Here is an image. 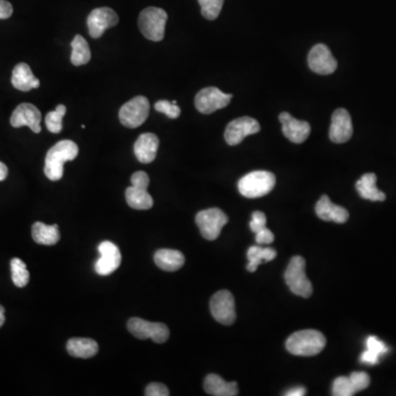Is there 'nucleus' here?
Masks as SVG:
<instances>
[{
	"label": "nucleus",
	"instance_id": "obj_25",
	"mask_svg": "<svg viewBox=\"0 0 396 396\" xmlns=\"http://www.w3.org/2000/svg\"><path fill=\"white\" fill-rule=\"evenodd\" d=\"M66 349L72 357L88 359L97 354L98 344L90 338H72L68 341Z\"/></svg>",
	"mask_w": 396,
	"mask_h": 396
},
{
	"label": "nucleus",
	"instance_id": "obj_17",
	"mask_svg": "<svg viewBox=\"0 0 396 396\" xmlns=\"http://www.w3.org/2000/svg\"><path fill=\"white\" fill-rule=\"evenodd\" d=\"M352 134H354V127L350 113L344 108H339L335 111L331 117L329 138L333 143H344L349 141Z\"/></svg>",
	"mask_w": 396,
	"mask_h": 396
},
{
	"label": "nucleus",
	"instance_id": "obj_20",
	"mask_svg": "<svg viewBox=\"0 0 396 396\" xmlns=\"http://www.w3.org/2000/svg\"><path fill=\"white\" fill-rule=\"evenodd\" d=\"M315 210L318 217L325 221L344 223L349 218L348 210L338 205L333 204L327 195L320 197V200L316 204Z\"/></svg>",
	"mask_w": 396,
	"mask_h": 396
},
{
	"label": "nucleus",
	"instance_id": "obj_15",
	"mask_svg": "<svg viewBox=\"0 0 396 396\" xmlns=\"http://www.w3.org/2000/svg\"><path fill=\"white\" fill-rule=\"evenodd\" d=\"M41 111L35 106L24 102L13 111L10 117V124L13 128L29 127L34 134L41 132Z\"/></svg>",
	"mask_w": 396,
	"mask_h": 396
},
{
	"label": "nucleus",
	"instance_id": "obj_24",
	"mask_svg": "<svg viewBox=\"0 0 396 396\" xmlns=\"http://www.w3.org/2000/svg\"><path fill=\"white\" fill-rule=\"evenodd\" d=\"M356 189L360 196L365 200L372 202H383L386 196L383 192L377 187V175L374 173H367L356 183Z\"/></svg>",
	"mask_w": 396,
	"mask_h": 396
},
{
	"label": "nucleus",
	"instance_id": "obj_3",
	"mask_svg": "<svg viewBox=\"0 0 396 396\" xmlns=\"http://www.w3.org/2000/svg\"><path fill=\"white\" fill-rule=\"evenodd\" d=\"M276 175L268 171H253L240 179L238 189L242 196L259 198L265 196L276 187Z\"/></svg>",
	"mask_w": 396,
	"mask_h": 396
},
{
	"label": "nucleus",
	"instance_id": "obj_35",
	"mask_svg": "<svg viewBox=\"0 0 396 396\" xmlns=\"http://www.w3.org/2000/svg\"><path fill=\"white\" fill-rule=\"evenodd\" d=\"M365 344H367V350L374 352V354L380 356V357H382V356H384V354L388 352V347L384 344L383 341H381L380 339L377 338V337H369V338L367 339Z\"/></svg>",
	"mask_w": 396,
	"mask_h": 396
},
{
	"label": "nucleus",
	"instance_id": "obj_22",
	"mask_svg": "<svg viewBox=\"0 0 396 396\" xmlns=\"http://www.w3.org/2000/svg\"><path fill=\"white\" fill-rule=\"evenodd\" d=\"M204 388L206 393L214 396H236L239 393L237 382H226L217 374H208L205 378Z\"/></svg>",
	"mask_w": 396,
	"mask_h": 396
},
{
	"label": "nucleus",
	"instance_id": "obj_32",
	"mask_svg": "<svg viewBox=\"0 0 396 396\" xmlns=\"http://www.w3.org/2000/svg\"><path fill=\"white\" fill-rule=\"evenodd\" d=\"M357 393L352 386L349 377H339L333 381V394L335 396H352Z\"/></svg>",
	"mask_w": 396,
	"mask_h": 396
},
{
	"label": "nucleus",
	"instance_id": "obj_5",
	"mask_svg": "<svg viewBox=\"0 0 396 396\" xmlns=\"http://www.w3.org/2000/svg\"><path fill=\"white\" fill-rule=\"evenodd\" d=\"M166 22H168L166 11L157 7H148L140 13L138 24L140 31L148 40L159 42L164 38Z\"/></svg>",
	"mask_w": 396,
	"mask_h": 396
},
{
	"label": "nucleus",
	"instance_id": "obj_40",
	"mask_svg": "<svg viewBox=\"0 0 396 396\" xmlns=\"http://www.w3.org/2000/svg\"><path fill=\"white\" fill-rule=\"evenodd\" d=\"M13 13V5L7 0H0V19L10 18Z\"/></svg>",
	"mask_w": 396,
	"mask_h": 396
},
{
	"label": "nucleus",
	"instance_id": "obj_39",
	"mask_svg": "<svg viewBox=\"0 0 396 396\" xmlns=\"http://www.w3.org/2000/svg\"><path fill=\"white\" fill-rule=\"evenodd\" d=\"M380 356H378V354L367 349L365 351L363 352V354H361L360 361L363 363H365V365H378V363H380Z\"/></svg>",
	"mask_w": 396,
	"mask_h": 396
},
{
	"label": "nucleus",
	"instance_id": "obj_30",
	"mask_svg": "<svg viewBox=\"0 0 396 396\" xmlns=\"http://www.w3.org/2000/svg\"><path fill=\"white\" fill-rule=\"evenodd\" d=\"M66 113V107L64 105H58L56 111L47 113L45 117V125L49 132L52 134H60L63 129V117Z\"/></svg>",
	"mask_w": 396,
	"mask_h": 396
},
{
	"label": "nucleus",
	"instance_id": "obj_41",
	"mask_svg": "<svg viewBox=\"0 0 396 396\" xmlns=\"http://www.w3.org/2000/svg\"><path fill=\"white\" fill-rule=\"evenodd\" d=\"M306 394V388H303V386H297V388H291L287 393H285L286 396H303Z\"/></svg>",
	"mask_w": 396,
	"mask_h": 396
},
{
	"label": "nucleus",
	"instance_id": "obj_31",
	"mask_svg": "<svg viewBox=\"0 0 396 396\" xmlns=\"http://www.w3.org/2000/svg\"><path fill=\"white\" fill-rule=\"evenodd\" d=\"M223 1L225 0H198L200 3V13L203 17L207 20H215L218 16L221 15V9H223Z\"/></svg>",
	"mask_w": 396,
	"mask_h": 396
},
{
	"label": "nucleus",
	"instance_id": "obj_28",
	"mask_svg": "<svg viewBox=\"0 0 396 396\" xmlns=\"http://www.w3.org/2000/svg\"><path fill=\"white\" fill-rule=\"evenodd\" d=\"M72 56L71 62L73 65L81 66L88 63L92 58L90 45L84 38L77 34L71 43Z\"/></svg>",
	"mask_w": 396,
	"mask_h": 396
},
{
	"label": "nucleus",
	"instance_id": "obj_43",
	"mask_svg": "<svg viewBox=\"0 0 396 396\" xmlns=\"http://www.w3.org/2000/svg\"><path fill=\"white\" fill-rule=\"evenodd\" d=\"M5 323V308L0 305V327Z\"/></svg>",
	"mask_w": 396,
	"mask_h": 396
},
{
	"label": "nucleus",
	"instance_id": "obj_14",
	"mask_svg": "<svg viewBox=\"0 0 396 396\" xmlns=\"http://www.w3.org/2000/svg\"><path fill=\"white\" fill-rule=\"evenodd\" d=\"M119 22V17L116 11L108 7L96 8L90 13L87 18V26L90 35L94 39H98L105 33L106 30L115 26Z\"/></svg>",
	"mask_w": 396,
	"mask_h": 396
},
{
	"label": "nucleus",
	"instance_id": "obj_10",
	"mask_svg": "<svg viewBox=\"0 0 396 396\" xmlns=\"http://www.w3.org/2000/svg\"><path fill=\"white\" fill-rule=\"evenodd\" d=\"M128 331L139 339H152L157 344H163L170 337L168 326L162 323H150L141 318L129 319Z\"/></svg>",
	"mask_w": 396,
	"mask_h": 396
},
{
	"label": "nucleus",
	"instance_id": "obj_34",
	"mask_svg": "<svg viewBox=\"0 0 396 396\" xmlns=\"http://www.w3.org/2000/svg\"><path fill=\"white\" fill-rule=\"evenodd\" d=\"M349 379L356 392L363 391L370 386V377L365 372H352Z\"/></svg>",
	"mask_w": 396,
	"mask_h": 396
},
{
	"label": "nucleus",
	"instance_id": "obj_29",
	"mask_svg": "<svg viewBox=\"0 0 396 396\" xmlns=\"http://www.w3.org/2000/svg\"><path fill=\"white\" fill-rule=\"evenodd\" d=\"M11 278L15 285L24 287L29 283L30 273L26 269V263L18 258H15L10 262Z\"/></svg>",
	"mask_w": 396,
	"mask_h": 396
},
{
	"label": "nucleus",
	"instance_id": "obj_8",
	"mask_svg": "<svg viewBox=\"0 0 396 396\" xmlns=\"http://www.w3.org/2000/svg\"><path fill=\"white\" fill-rule=\"evenodd\" d=\"M149 113V100L145 96H136L121 106L119 120L127 128H138L147 120Z\"/></svg>",
	"mask_w": 396,
	"mask_h": 396
},
{
	"label": "nucleus",
	"instance_id": "obj_19",
	"mask_svg": "<svg viewBox=\"0 0 396 396\" xmlns=\"http://www.w3.org/2000/svg\"><path fill=\"white\" fill-rule=\"evenodd\" d=\"M159 145L160 141L155 134H142L134 143V155L138 161L145 164L153 162L157 158Z\"/></svg>",
	"mask_w": 396,
	"mask_h": 396
},
{
	"label": "nucleus",
	"instance_id": "obj_2",
	"mask_svg": "<svg viewBox=\"0 0 396 396\" xmlns=\"http://www.w3.org/2000/svg\"><path fill=\"white\" fill-rule=\"evenodd\" d=\"M327 344L325 336L315 329L296 331L286 340V349L299 357H312L323 351Z\"/></svg>",
	"mask_w": 396,
	"mask_h": 396
},
{
	"label": "nucleus",
	"instance_id": "obj_38",
	"mask_svg": "<svg viewBox=\"0 0 396 396\" xmlns=\"http://www.w3.org/2000/svg\"><path fill=\"white\" fill-rule=\"evenodd\" d=\"M255 240H257L258 244H260V246L270 244L274 241V235L272 234V231L270 229L265 227L262 230L258 231L257 234H255Z\"/></svg>",
	"mask_w": 396,
	"mask_h": 396
},
{
	"label": "nucleus",
	"instance_id": "obj_23",
	"mask_svg": "<svg viewBox=\"0 0 396 396\" xmlns=\"http://www.w3.org/2000/svg\"><path fill=\"white\" fill-rule=\"evenodd\" d=\"M155 262L161 270L174 272L183 267L185 257L179 250L160 249L155 252Z\"/></svg>",
	"mask_w": 396,
	"mask_h": 396
},
{
	"label": "nucleus",
	"instance_id": "obj_7",
	"mask_svg": "<svg viewBox=\"0 0 396 396\" xmlns=\"http://www.w3.org/2000/svg\"><path fill=\"white\" fill-rule=\"evenodd\" d=\"M196 225L206 240H216L221 236V229L228 223V217L219 208H209L197 214Z\"/></svg>",
	"mask_w": 396,
	"mask_h": 396
},
{
	"label": "nucleus",
	"instance_id": "obj_13",
	"mask_svg": "<svg viewBox=\"0 0 396 396\" xmlns=\"http://www.w3.org/2000/svg\"><path fill=\"white\" fill-rule=\"evenodd\" d=\"M307 61L310 70L320 75H331L336 71L338 66L336 58H333L329 47L322 43L312 47L308 53Z\"/></svg>",
	"mask_w": 396,
	"mask_h": 396
},
{
	"label": "nucleus",
	"instance_id": "obj_37",
	"mask_svg": "<svg viewBox=\"0 0 396 396\" xmlns=\"http://www.w3.org/2000/svg\"><path fill=\"white\" fill-rule=\"evenodd\" d=\"M147 396H168L170 395V391L166 386L163 383H155L149 384L145 388V392Z\"/></svg>",
	"mask_w": 396,
	"mask_h": 396
},
{
	"label": "nucleus",
	"instance_id": "obj_16",
	"mask_svg": "<svg viewBox=\"0 0 396 396\" xmlns=\"http://www.w3.org/2000/svg\"><path fill=\"white\" fill-rule=\"evenodd\" d=\"M100 258L95 263V271L98 276H111L119 268L121 263V255L119 248L113 242L102 241L98 246Z\"/></svg>",
	"mask_w": 396,
	"mask_h": 396
},
{
	"label": "nucleus",
	"instance_id": "obj_9",
	"mask_svg": "<svg viewBox=\"0 0 396 396\" xmlns=\"http://www.w3.org/2000/svg\"><path fill=\"white\" fill-rule=\"evenodd\" d=\"M210 312L218 323L230 326L236 320V305L234 295L227 290L217 292L210 299Z\"/></svg>",
	"mask_w": 396,
	"mask_h": 396
},
{
	"label": "nucleus",
	"instance_id": "obj_26",
	"mask_svg": "<svg viewBox=\"0 0 396 396\" xmlns=\"http://www.w3.org/2000/svg\"><path fill=\"white\" fill-rule=\"evenodd\" d=\"M32 238L39 244H45V246L56 244L61 238L58 226V225L47 226L45 223L37 221L32 226Z\"/></svg>",
	"mask_w": 396,
	"mask_h": 396
},
{
	"label": "nucleus",
	"instance_id": "obj_21",
	"mask_svg": "<svg viewBox=\"0 0 396 396\" xmlns=\"http://www.w3.org/2000/svg\"><path fill=\"white\" fill-rule=\"evenodd\" d=\"M11 84L16 90L29 92L40 86V81L34 77L28 64L19 63L13 68Z\"/></svg>",
	"mask_w": 396,
	"mask_h": 396
},
{
	"label": "nucleus",
	"instance_id": "obj_6",
	"mask_svg": "<svg viewBox=\"0 0 396 396\" xmlns=\"http://www.w3.org/2000/svg\"><path fill=\"white\" fill-rule=\"evenodd\" d=\"M149 184V175L143 171L136 172L132 176V187L126 189V200L130 207L138 210L152 207V197L147 191Z\"/></svg>",
	"mask_w": 396,
	"mask_h": 396
},
{
	"label": "nucleus",
	"instance_id": "obj_1",
	"mask_svg": "<svg viewBox=\"0 0 396 396\" xmlns=\"http://www.w3.org/2000/svg\"><path fill=\"white\" fill-rule=\"evenodd\" d=\"M79 155V147L71 140H62L47 151L45 157V174L50 181L63 177L64 163L73 161Z\"/></svg>",
	"mask_w": 396,
	"mask_h": 396
},
{
	"label": "nucleus",
	"instance_id": "obj_18",
	"mask_svg": "<svg viewBox=\"0 0 396 396\" xmlns=\"http://www.w3.org/2000/svg\"><path fill=\"white\" fill-rule=\"evenodd\" d=\"M281 121L284 136L293 143H303L310 136V125L307 121L297 120L289 113H281L278 116Z\"/></svg>",
	"mask_w": 396,
	"mask_h": 396
},
{
	"label": "nucleus",
	"instance_id": "obj_12",
	"mask_svg": "<svg viewBox=\"0 0 396 396\" xmlns=\"http://www.w3.org/2000/svg\"><path fill=\"white\" fill-rule=\"evenodd\" d=\"M259 121L251 117H240L230 121L225 130V140L229 145H238L244 138L260 132Z\"/></svg>",
	"mask_w": 396,
	"mask_h": 396
},
{
	"label": "nucleus",
	"instance_id": "obj_11",
	"mask_svg": "<svg viewBox=\"0 0 396 396\" xmlns=\"http://www.w3.org/2000/svg\"><path fill=\"white\" fill-rule=\"evenodd\" d=\"M231 98L232 95L225 94L217 87H207L197 93L195 106L200 113L209 115L228 106Z\"/></svg>",
	"mask_w": 396,
	"mask_h": 396
},
{
	"label": "nucleus",
	"instance_id": "obj_33",
	"mask_svg": "<svg viewBox=\"0 0 396 396\" xmlns=\"http://www.w3.org/2000/svg\"><path fill=\"white\" fill-rule=\"evenodd\" d=\"M155 111L164 113L171 119L179 118V116L181 115V109L177 104L168 100H159L158 102H155Z\"/></svg>",
	"mask_w": 396,
	"mask_h": 396
},
{
	"label": "nucleus",
	"instance_id": "obj_27",
	"mask_svg": "<svg viewBox=\"0 0 396 396\" xmlns=\"http://www.w3.org/2000/svg\"><path fill=\"white\" fill-rule=\"evenodd\" d=\"M276 250L272 248H263L260 246H252L248 250L247 255L249 263L247 265V270L249 272H255L258 267L264 262H270L276 258Z\"/></svg>",
	"mask_w": 396,
	"mask_h": 396
},
{
	"label": "nucleus",
	"instance_id": "obj_36",
	"mask_svg": "<svg viewBox=\"0 0 396 396\" xmlns=\"http://www.w3.org/2000/svg\"><path fill=\"white\" fill-rule=\"evenodd\" d=\"M267 227V217L262 212H255L252 214L251 221H250V229H251L255 234L258 231L262 230L263 228Z\"/></svg>",
	"mask_w": 396,
	"mask_h": 396
},
{
	"label": "nucleus",
	"instance_id": "obj_42",
	"mask_svg": "<svg viewBox=\"0 0 396 396\" xmlns=\"http://www.w3.org/2000/svg\"><path fill=\"white\" fill-rule=\"evenodd\" d=\"M7 176H8V168L5 163L0 162V182L5 181Z\"/></svg>",
	"mask_w": 396,
	"mask_h": 396
},
{
	"label": "nucleus",
	"instance_id": "obj_4",
	"mask_svg": "<svg viewBox=\"0 0 396 396\" xmlns=\"http://www.w3.org/2000/svg\"><path fill=\"white\" fill-rule=\"evenodd\" d=\"M305 268L306 262L304 258L299 255L293 257L284 273V278L289 289L295 295L308 299L312 294V282L307 278Z\"/></svg>",
	"mask_w": 396,
	"mask_h": 396
}]
</instances>
